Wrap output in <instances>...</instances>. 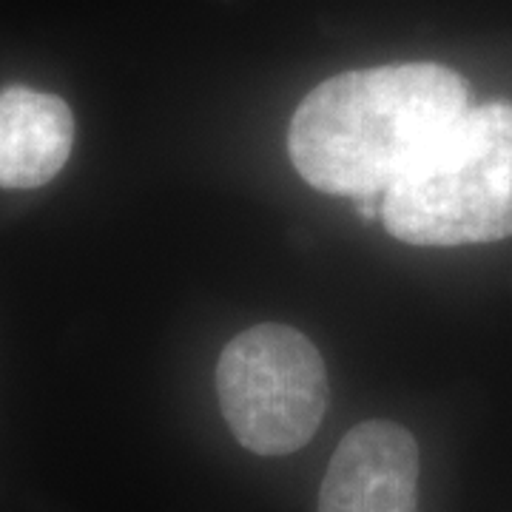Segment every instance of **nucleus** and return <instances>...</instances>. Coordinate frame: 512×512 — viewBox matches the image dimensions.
I'll list each match as a JSON object with an SVG mask.
<instances>
[{
	"label": "nucleus",
	"mask_w": 512,
	"mask_h": 512,
	"mask_svg": "<svg viewBox=\"0 0 512 512\" xmlns=\"http://www.w3.org/2000/svg\"><path fill=\"white\" fill-rule=\"evenodd\" d=\"M382 222L427 248L512 237V103L464 109L390 185Z\"/></svg>",
	"instance_id": "2"
},
{
	"label": "nucleus",
	"mask_w": 512,
	"mask_h": 512,
	"mask_svg": "<svg viewBox=\"0 0 512 512\" xmlns=\"http://www.w3.org/2000/svg\"><path fill=\"white\" fill-rule=\"evenodd\" d=\"M74 143L72 109L26 86L0 92V188L26 191L55 180Z\"/></svg>",
	"instance_id": "5"
},
{
	"label": "nucleus",
	"mask_w": 512,
	"mask_h": 512,
	"mask_svg": "<svg viewBox=\"0 0 512 512\" xmlns=\"http://www.w3.org/2000/svg\"><path fill=\"white\" fill-rule=\"evenodd\" d=\"M464 109L467 83L439 63L336 74L299 103L288 151L313 188L350 200H382Z\"/></svg>",
	"instance_id": "1"
},
{
	"label": "nucleus",
	"mask_w": 512,
	"mask_h": 512,
	"mask_svg": "<svg viewBox=\"0 0 512 512\" xmlns=\"http://www.w3.org/2000/svg\"><path fill=\"white\" fill-rule=\"evenodd\" d=\"M319 512H419V447L393 421H362L330 458Z\"/></svg>",
	"instance_id": "4"
},
{
	"label": "nucleus",
	"mask_w": 512,
	"mask_h": 512,
	"mask_svg": "<svg viewBox=\"0 0 512 512\" xmlns=\"http://www.w3.org/2000/svg\"><path fill=\"white\" fill-rule=\"evenodd\" d=\"M222 416L256 456H288L313 439L328 410V370L299 330L256 325L234 336L217 365Z\"/></svg>",
	"instance_id": "3"
}]
</instances>
